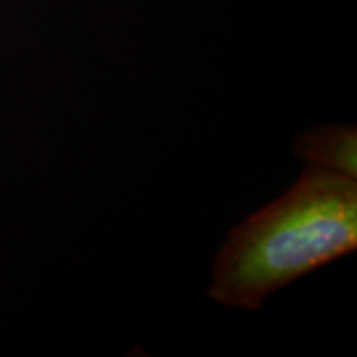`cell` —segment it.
<instances>
[{
    "label": "cell",
    "mask_w": 357,
    "mask_h": 357,
    "mask_svg": "<svg viewBox=\"0 0 357 357\" xmlns=\"http://www.w3.org/2000/svg\"><path fill=\"white\" fill-rule=\"evenodd\" d=\"M292 153L307 167L357 178L356 126H316L306 129L294 139Z\"/></svg>",
    "instance_id": "7a4b0ae2"
},
{
    "label": "cell",
    "mask_w": 357,
    "mask_h": 357,
    "mask_svg": "<svg viewBox=\"0 0 357 357\" xmlns=\"http://www.w3.org/2000/svg\"><path fill=\"white\" fill-rule=\"evenodd\" d=\"M357 248V178L307 167L286 191L229 230L206 294L255 312L310 272Z\"/></svg>",
    "instance_id": "6da1fadb"
}]
</instances>
